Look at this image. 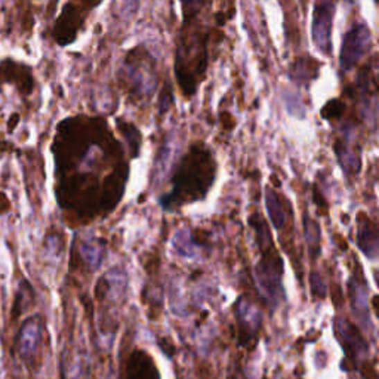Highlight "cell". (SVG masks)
Wrapping results in <instances>:
<instances>
[{
    "instance_id": "19",
    "label": "cell",
    "mask_w": 379,
    "mask_h": 379,
    "mask_svg": "<svg viewBox=\"0 0 379 379\" xmlns=\"http://www.w3.org/2000/svg\"><path fill=\"white\" fill-rule=\"evenodd\" d=\"M33 302H35V290L27 280H23L21 281V285L17 292V297H15V302H14V307H12V317L14 319L19 317L21 314H23L31 304H33Z\"/></svg>"
},
{
    "instance_id": "7",
    "label": "cell",
    "mask_w": 379,
    "mask_h": 379,
    "mask_svg": "<svg viewBox=\"0 0 379 379\" xmlns=\"http://www.w3.org/2000/svg\"><path fill=\"white\" fill-rule=\"evenodd\" d=\"M357 243L366 256H379V227L364 212L357 215Z\"/></svg>"
},
{
    "instance_id": "11",
    "label": "cell",
    "mask_w": 379,
    "mask_h": 379,
    "mask_svg": "<svg viewBox=\"0 0 379 379\" xmlns=\"http://www.w3.org/2000/svg\"><path fill=\"white\" fill-rule=\"evenodd\" d=\"M62 379H91L89 362L79 350L66 351L61 360Z\"/></svg>"
},
{
    "instance_id": "4",
    "label": "cell",
    "mask_w": 379,
    "mask_h": 379,
    "mask_svg": "<svg viewBox=\"0 0 379 379\" xmlns=\"http://www.w3.org/2000/svg\"><path fill=\"white\" fill-rule=\"evenodd\" d=\"M371 46V31L363 23H355L349 33L345 35L342 48H341V58L340 64L342 70H350L357 62L362 60V57L367 52Z\"/></svg>"
},
{
    "instance_id": "27",
    "label": "cell",
    "mask_w": 379,
    "mask_h": 379,
    "mask_svg": "<svg viewBox=\"0 0 379 379\" xmlns=\"http://www.w3.org/2000/svg\"><path fill=\"white\" fill-rule=\"evenodd\" d=\"M311 285H312V294H316L319 298H324L326 295V286L323 285V280L317 273L311 274Z\"/></svg>"
},
{
    "instance_id": "30",
    "label": "cell",
    "mask_w": 379,
    "mask_h": 379,
    "mask_svg": "<svg viewBox=\"0 0 379 379\" xmlns=\"http://www.w3.org/2000/svg\"><path fill=\"white\" fill-rule=\"evenodd\" d=\"M221 121H222V123H224V126L227 127V129H231L234 125V121H233V117L229 114V113H222L221 114Z\"/></svg>"
},
{
    "instance_id": "32",
    "label": "cell",
    "mask_w": 379,
    "mask_h": 379,
    "mask_svg": "<svg viewBox=\"0 0 379 379\" xmlns=\"http://www.w3.org/2000/svg\"><path fill=\"white\" fill-rule=\"evenodd\" d=\"M290 2V0H281V3H283V5H288Z\"/></svg>"
},
{
    "instance_id": "25",
    "label": "cell",
    "mask_w": 379,
    "mask_h": 379,
    "mask_svg": "<svg viewBox=\"0 0 379 379\" xmlns=\"http://www.w3.org/2000/svg\"><path fill=\"white\" fill-rule=\"evenodd\" d=\"M121 129H122L123 135H126V138L129 141V146H131V148H132V156H136L138 155V148H139V143H141L139 132L136 131V129L132 125H129V123L121 125Z\"/></svg>"
},
{
    "instance_id": "24",
    "label": "cell",
    "mask_w": 379,
    "mask_h": 379,
    "mask_svg": "<svg viewBox=\"0 0 379 379\" xmlns=\"http://www.w3.org/2000/svg\"><path fill=\"white\" fill-rule=\"evenodd\" d=\"M344 112H345V104L340 100H332L323 107L321 116L323 118H328V121H333V118L341 117Z\"/></svg>"
},
{
    "instance_id": "1",
    "label": "cell",
    "mask_w": 379,
    "mask_h": 379,
    "mask_svg": "<svg viewBox=\"0 0 379 379\" xmlns=\"http://www.w3.org/2000/svg\"><path fill=\"white\" fill-rule=\"evenodd\" d=\"M216 177V161L204 144H194L182 157L173 173V188L161 199L165 209H177L182 204L202 200Z\"/></svg>"
},
{
    "instance_id": "10",
    "label": "cell",
    "mask_w": 379,
    "mask_h": 379,
    "mask_svg": "<svg viewBox=\"0 0 379 379\" xmlns=\"http://www.w3.org/2000/svg\"><path fill=\"white\" fill-rule=\"evenodd\" d=\"M126 379H160L159 371L151 355L143 350H135L129 355Z\"/></svg>"
},
{
    "instance_id": "26",
    "label": "cell",
    "mask_w": 379,
    "mask_h": 379,
    "mask_svg": "<svg viewBox=\"0 0 379 379\" xmlns=\"http://www.w3.org/2000/svg\"><path fill=\"white\" fill-rule=\"evenodd\" d=\"M172 91H170V86L169 83H166V86L164 88V91H161V96H160V113H166L169 110V107L172 104Z\"/></svg>"
},
{
    "instance_id": "5",
    "label": "cell",
    "mask_w": 379,
    "mask_h": 379,
    "mask_svg": "<svg viewBox=\"0 0 379 379\" xmlns=\"http://www.w3.org/2000/svg\"><path fill=\"white\" fill-rule=\"evenodd\" d=\"M335 0H316L312 14V40L326 55H332V23Z\"/></svg>"
},
{
    "instance_id": "14",
    "label": "cell",
    "mask_w": 379,
    "mask_h": 379,
    "mask_svg": "<svg viewBox=\"0 0 379 379\" xmlns=\"http://www.w3.org/2000/svg\"><path fill=\"white\" fill-rule=\"evenodd\" d=\"M80 256L83 264L88 267L91 272L98 270L104 261L105 256V243L101 239H96V237H88V239H83L80 243Z\"/></svg>"
},
{
    "instance_id": "33",
    "label": "cell",
    "mask_w": 379,
    "mask_h": 379,
    "mask_svg": "<svg viewBox=\"0 0 379 379\" xmlns=\"http://www.w3.org/2000/svg\"><path fill=\"white\" fill-rule=\"evenodd\" d=\"M376 281H378V285H379V273H376Z\"/></svg>"
},
{
    "instance_id": "31",
    "label": "cell",
    "mask_w": 379,
    "mask_h": 379,
    "mask_svg": "<svg viewBox=\"0 0 379 379\" xmlns=\"http://www.w3.org/2000/svg\"><path fill=\"white\" fill-rule=\"evenodd\" d=\"M372 307H373L375 314L379 317V295L373 297V299H372Z\"/></svg>"
},
{
    "instance_id": "8",
    "label": "cell",
    "mask_w": 379,
    "mask_h": 379,
    "mask_svg": "<svg viewBox=\"0 0 379 379\" xmlns=\"http://www.w3.org/2000/svg\"><path fill=\"white\" fill-rule=\"evenodd\" d=\"M335 329H337V337L341 340L342 346L351 359H357L367 353V344L353 323L340 319L335 323Z\"/></svg>"
},
{
    "instance_id": "17",
    "label": "cell",
    "mask_w": 379,
    "mask_h": 379,
    "mask_svg": "<svg viewBox=\"0 0 379 379\" xmlns=\"http://www.w3.org/2000/svg\"><path fill=\"white\" fill-rule=\"evenodd\" d=\"M359 273H355V277L350 280V298L353 302V308L359 319L364 323H369V311L366 308V286L364 281L362 283V280H359Z\"/></svg>"
},
{
    "instance_id": "12",
    "label": "cell",
    "mask_w": 379,
    "mask_h": 379,
    "mask_svg": "<svg viewBox=\"0 0 379 379\" xmlns=\"http://www.w3.org/2000/svg\"><path fill=\"white\" fill-rule=\"evenodd\" d=\"M236 314L240 326L242 342H247L249 340L254 338V335L258 332L259 326H261V312H259L251 302L242 299L239 304H237Z\"/></svg>"
},
{
    "instance_id": "13",
    "label": "cell",
    "mask_w": 379,
    "mask_h": 379,
    "mask_svg": "<svg viewBox=\"0 0 379 379\" xmlns=\"http://www.w3.org/2000/svg\"><path fill=\"white\" fill-rule=\"evenodd\" d=\"M126 288V274L122 270L114 268L110 273H107L103 279H100L98 286H96V295L100 299L107 301H117L118 297H122Z\"/></svg>"
},
{
    "instance_id": "23",
    "label": "cell",
    "mask_w": 379,
    "mask_h": 379,
    "mask_svg": "<svg viewBox=\"0 0 379 379\" xmlns=\"http://www.w3.org/2000/svg\"><path fill=\"white\" fill-rule=\"evenodd\" d=\"M182 12H184V23H191L200 12V9L204 5V0H181Z\"/></svg>"
},
{
    "instance_id": "15",
    "label": "cell",
    "mask_w": 379,
    "mask_h": 379,
    "mask_svg": "<svg viewBox=\"0 0 379 379\" xmlns=\"http://www.w3.org/2000/svg\"><path fill=\"white\" fill-rule=\"evenodd\" d=\"M265 204L273 225L277 230H283L288 222V209L283 200L279 197V194L273 188L265 190Z\"/></svg>"
},
{
    "instance_id": "3",
    "label": "cell",
    "mask_w": 379,
    "mask_h": 379,
    "mask_svg": "<svg viewBox=\"0 0 379 379\" xmlns=\"http://www.w3.org/2000/svg\"><path fill=\"white\" fill-rule=\"evenodd\" d=\"M281 273H283V263H281L276 247L267 249L255 268V276L259 289L273 306L285 295L283 288H281Z\"/></svg>"
},
{
    "instance_id": "9",
    "label": "cell",
    "mask_w": 379,
    "mask_h": 379,
    "mask_svg": "<svg viewBox=\"0 0 379 379\" xmlns=\"http://www.w3.org/2000/svg\"><path fill=\"white\" fill-rule=\"evenodd\" d=\"M129 80L132 82V88L139 96H150L155 92L157 79L153 67L138 60V62L127 64Z\"/></svg>"
},
{
    "instance_id": "28",
    "label": "cell",
    "mask_w": 379,
    "mask_h": 379,
    "mask_svg": "<svg viewBox=\"0 0 379 379\" xmlns=\"http://www.w3.org/2000/svg\"><path fill=\"white\" fill-rule=\"evenodd\" d=\"M362 371H363V376L366 379H379V375L376 373V371L373 369V367L369 363H364Z\"/></svg>"
},
{
    "instance_id": "20",
    "label": "cell",
    "mask_w": 379,
    "mask_h": 379,
    "mask_svg": "<svg viewBox=\"0 0 379 379\" xmlns=\"http://www.w3.org/2000/svg\"><path fill=\"white\" fill-rule=\"evenodd\" d=\"M304 234L310 246L311 256L316 258L320 254V227L307 213L304 215Z\"/></svg>"
},
{
    "instance_id": "6",
    "label": "cell",
    "mask_w": 379,
    "mask_h": 379,
    "mask_svg": "<svg viewBox=\"0 0 379 379\" xmlns=\"http://www.w3.org/2000/svg\"><path fill=\"white\" fill-rule=\"evenodd\" d=\"M43 341V321L40 316H33L24 321L17 338L18 353L28 366L33 367L40 357Z\"/></svg>"
},
{
    "instance_id": "2",
    "label": "cell",
    "mask_w": 379,
    "mask_h": 379,
    "mask_svg": "<svg viewBox=\"0 0 379 379\" xmlns=\"http://www.w3.org/2000/svg\"><path fill=\"white\" fill-rule=\"evenodd\" d=\"M208 70V35L191 23H184L177 49L175 74L182 94L194 95Z\"/></svg>"
},
{
    "instance_id": "18",
    "label": "cell",
    "mask_w": 379,
    "mask_h": 379,
    "mask_svg": "<svg viewBox=\"0 0 379 379\" xmlns=\"http://www.w3.org/2000/svg\"><path fill=\"white\" fill-rule=\"evenodd\" d=\"M335 153H337L340 165L346 173H353V175H355V173L360 170L362 164H360L359 155H357L355 151L345 143V141L338 139L337 143H335Z\"/></svg>"
},
{
    "instance_id": "21",
    "label": "cell",
    "mask_w": 379,
    "mask_h": 379,
    "mask_svg": "<svg viewBox=\"0 0 379 379\" xmlns=\"http://www.w3.org/2000/svg\"><path fill=\"white\" fill-rule=\"evenodd\" d=\"M175 251L182 256H194L196 255V246L197 243L194 242L193 234L188 230H179L172 242Z\"/></svg>"
},
{
    "instance_id": "22",
    "label": "cell",
    "mask_w": 379,
    "mask_h": 379,
    "mask_svg": "<svg viewBox=\"0 0 379 379\" xmlns=\"http://www.w3.org/2000/svg\"><path fill=\"white\" fill-rule=\"evenodd\" d=\"M175 148L177 147H175V144H173V139L166 141V144L161 147L157 161H156V168H155V175L159 177V179L164 178L165 173L170 168L173 155H175Z\"/></svg>"
},
{
    "instance_id": "16",
    "label": "cell",
    "mask_w": 379,
    "mask_h": 379,
    "mask_svg": "<svg viewBox=\"0 0 379 379\" xmlns=\"http://www.w3.org/2000/svg\"><path fill=\"white\" fill-rule=\"evenodd\" d=\"M320 62L308 55L299 57L290 66V78L297 82H307L317 78Z\"/></svg>"
},
{
    "instance_id": "29",
    "label": "cell",
    "mask_w": 379,
    "mask_h": 379,
    "mask_svg": "<svg viewBox=\"0 0 379 379\" xmlns=\"http://www.w3.org/2000/svg\"><path fill=\"white\" fill-rule=\"evenodd\" d=\"M314 200H316V203H317V206H319V209H320V212H323L324 213V208H326V202H324L323 199H321V194H320V191L316 188V187H314Z\"/></svg>"
}]
</instances>
